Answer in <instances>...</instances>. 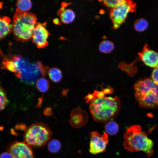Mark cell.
Masks as SVG:
<instances>
[{
	"mask_svg": "<svg viewBox=\"0 0 158 158\" xmlns=\"http://www.w3.org/2000/svg\"><path fill=\"white\" fill-rule=\"evenodd\" d=\"M37 89L40 92H45L49 88V85L48 81L45 78H40L36 82Z\"/></svg>",
	"mask_w": 158,
	"mask_h": 158,
	"instance_id": "cell-19",
	"label": "cell"
},
{
	"mask_svg": "<svg viewBox=\"0 0 158 158\" xmlns=\"http://www.w3.org/2000/svg\"><path fill=\"white\" fill-rule=\"evenodd\" d=\"M47 22L37 23L34 30L32 41L38 48L46 47L48 45L47 39L50 33L46 29Z\"/></svg>",
	"mask_w": 158,
	"mask_h": 158,
	"instance_id": "cell-10",
	"label": "cell"
},
{
	"mask_svg": "<svg viewBox=\"0 0 158 158\" xmlns=\"http://www.w3.org/2000/svg\"><path fill=\"white\" fill-rule=\"evenodd\" d=\"M7 99L6 95L5 92L3 87H0V110L4 109L7 103Z\"/></svg>",
	"mask_w": 158,
	"mask_h": 158,
	"instance_id": "cell-22",
	"label": "cell"
},
{
	"mask_svg": "<svg viewBox=\"0 0 158 158\" xmlns=\"http://www.w3.org/2000/svg\"><path fill=\"white\" fill-rule=\"evenodd\" d=\"M89 151L92 154H96L106 151L107 145L109 143L107 134L104 132L102 134L95 131L91 132Z\"/></svg>",
	"mask_w": 158,
	"mask_h": 158,
	"instance_id": "cell-8",
	"label": "cell"
},
{
	"mask_svg": "<svg viewBox=\"0 0 158 158\" xmlns=\"http://www.w3.org/2000/svg\"><path fill=\"white\" fill-rule=\"evenodd\" d=\"M0 38L1 39L9 34L12 30V25L10 24L11 19L7 16L0 18Z\"/></svg>",
	"mask_w": 158,
	"mask_h": 158,
	"instance_id": "cell-13",
	"label": "cell"
},
{
	"mask_svg": "<svg viewBox=\"0 0 158 158\" xmlns=\"http://www.w3.org/2000/svg\"><path fill=\"white\" fill-rule=\"evenodd\" d=\"M104 128L107 134L113 135H116L119 130V126L118 123L114 121L107 122L105 125Z\"/></svg>",
	"mask_w": 158,
	"mask_h": 158,
	"instance_id": "cell-15",
	"label": "cell"
},
{
	"mask_svg": "<svg viewBox=\"0 0 158 158\" xmlns=\"http://www.w3.org/2000/svg\"><path fill=\"white\" fill-rule=\"evenodd\" d=\"M8 152L13 158H35L30 146L24 142L16 141L10 145Z\"/></svg>",
	"mask_w": 158,
	"mask_h": 158,
	"instance_id": "cell-9",
	"label": "cell"
},
{
	"mask_svg": "<svg viewBox=\"0 0 158 158\" xmlns=\"http://www.w3.org/2000/svg\"><path fill=\"white\" fill-rule=\"evenodd\" d=\"M54 23L56 24L59 25V20L58 18H55L53 20Z\"/></svg>",
	"mask_w": 158,
	"mask_h": 158,
	"instance_id": "cell-27",
	"label": "cell"
},
{
	"mask_svg": "<svg viewBox=\"0 0 158 158\" xmlns=\"http://www.w3.org/2000/svg\"><path fill=\"white\" fill-rule=\"evenodd\" d=\"M152 79L156 83L158 84V65L154 68L152 72Z\"/></svg>",
	"mask_w": 158,
	"mask_h": 158,
	"instance_id": "cell-24",
	"label": "cell"
},
{
	"mask_svg": "<svg viewBox=\"0 0 158 158\" xmlns=\"http://www.w3.org/2000/svg\"><path fill=\"white\" fill-rule=\"evenodd\" d=\"M114 48L113 43L108 40H105L102 42L99 47V51L105 54L110 53L113 50Z\"/></svg>",
	"mask_w": 158,
	"mask_h": 158,
	"instance_id": "cell-17",
	"label": "cell"
},
{
	"mask_svg": "<svg viewBox=\"0 0 158 158\" xmlns=\"http://www.w3.org/2000/svg\"><path fill=\"white\" fill-rule=\"evenodd\" d=\"M49 151L51 153H56L59 152L61 147L60 142L56 139H53L50 141L48 144Z\"/></svg>",
	"mask_w": 158,
	"mask_h": 158,
	"instance_id": "cell-21",
	"label": "cell"
},
{
	"mask_svg": "<svg viewBox=\"0 0 158 158\" xmlns=\"http://www.w3.org/2000/svg\"><path fill=\"white\" fill-rule=\"evenodd\" d=\"M136 4L132 1L124 0L116 7L111 10L110 16L114 29L118 28L123 23L129 13L135 12Z\"/></svg>",
	"mask_w": 158,
	"mask_h": 158,
	"instance_id": "cell-7",
	"label": "cell"
},
{
	"mask_svg": "<svg viewBox=\"0 0 158 158\" xmlns=\"http://www.w3.org/2000/svg\"><path fill=\"white\" fill-rule=\"evenodd\" d=\"M59 14L61 22L64 24H68L72 22L75 18V14L73 11L71 9H64V7L59 10Z\"/></svg>",
	"mask_w": 158,
	"mask_h": 158,
	"instance_id": "cell-14",
	"label": "cell"
},
{
	"mask_svg": "<svg viewBox=\"0 0 158 158\" xmlns=\"http://www.w3.org/2000/svg\"><path fill=\"white\" fill-rule=\"evenodd\" d=\"M48 75L50 80L54 82H59L62 78L61 71L57 68H52L49 69Z\"/></svg>",
	"mask_w": 158,
	"mask_h": 158,
	"instance_id": "cell-16",
	"label": "cell"
},
{
	"mask_svg": "<svg viewBox=\"0 0 158 158\" xmlns=\"http://www.w3.org/2000/svg\"><path fill=\"white\" fill-rule=\"evenodd\" d=\"M37 23L34 14L16 8L12 24V30L16 39L23 42L29 40L32 38Z\"/></svg>",
	"mask_w": 158,
	"mask_h": 158,
	"instance_id": "cell-3",
	"label": "cell"
},
{
	"mask_svg": "<svg viewBox=\"0 0 158 158\" xmlns=\"http://www.w3.org/2000/svg\"><path fill=\"white\" fill-rule=\"evenodd\" d=\"M100 91L95 90L85 97L86 102H89V108L96 122L105 123L115 118L121 107L120 100L117 96H106L113 92L112 88H103Z\"/></svg>",
	"mask_w": 158,
	"mask_h": 158,
	"instance_id": "cell-1",
	"label": "cell"
},
{
	"mask_svg": "<svg viewBox=\"0 0 158 158\" xmlns=\"http://www.w3.org/2000/svg\"><path fill=\"white\" fill-rule=\"evenodd\" d=\"M134 88L135 99L141 107L153 108L158 106V84L152 79L138 80Z\"/></svg>",
	"mask_w": 158,
	"mask_h": 158,
	"instance_id": "cell-4",
	"label": "cell"
},
{
	"mask_svg": "<svg viewBox=\"0 0 158 158\" xmlns=\"http://www.w3.org/2000/svg\"><path fill=\"white\" fill-rule=\"evenodd\" d=\"M0 158H13L11 153L8 152H5L2 153Z\"/></svg>",
	"mask_w": 158,
	"mask_h": 158,
	"instance_id": "cell-25",
	"label": "cell"
},
{
	"mask_svg": "<svg viewBox=\"0 0 158 158\" xmlns=\"http://www.w3.org/2000/svg\"><path fill=\"white\" fill-rule=\"evenodd\" d=\"M44 114L47 116H49L52 114V110L51 108L47 107L45 109L44 111Z\"/></svg>",
	"mask_w": 158,
	"mask_h": 158,
	"instance_id": "cell-26",
	"label": "cell"
},
{
	"mask_svg": "<svg viewBox=\"0 0 158 158\" xmlns=\"http://www.w3.org/2000/svg\"><path fill=\"white\" fill-rule=\"evenodd\" d=\"M148 25L147 21L143 18L136 20L134 24L135 29L139 32H142L145 30L148 27Z\"/></svg>",
	"mask_w": 158,
	"mask_h": 158,
	"instance_id": "cell-20",
	"label": "cell"
},
{
	"mask_svg": "<svg viewBox=\"0 0 158 158\" xmlns=\"http://www.w3.org/2000/svg\"><path fill=\"white\" fill-rule=\"evenodd\" d=\"M52 135L51 131L47 125L36 122L25 129L24 142L30 146L40 147L45 145Z\"/></svg>",
	"mask_w": 158,
	"mask_h": 158,
	"instance_id": "cell-5",
	"label": "cell"
},
{
	"mask_svg": "<svg viewBox=\"0 0 158 158\" xmlns=\"http://www.w3.org/2000/svg\"><path fill=\"white\" fill-rule=\"evenodd\" d=\"M124 139L123 145L127 151L132 152L142 151L148 157L153 155V142L140 126L133 125L128 127L124 133Z\"/></svg>",
	"mask_w": 158,
	"mask_h": 158,
	"instance_id": "cell-2",
	"label": "cell"
},
{
	"mask_svg": "<svg viewBox=\"0 0 158 158\" xmlns=\"http://www.w3.org/2000/svg\"><path fill=\"white\" fill-rule=\"evenodd\" d=\"M88 118V114L85 110L76 108L71 113L69 122L73 127L79 128L87 123Z\"/></svg>",
	"mask_w": 158,
	"mask_h": 158,
	"instance_id": "cell-11",
	"label": "cell"
},
{
	"mask_svg": "<svg viewBox=\"0 0 158 158\" xmlns=\"http://www.w3.org/2000/svg\"><path fill=\"white\" fill-rule=\"evenodd\" d=\"M123 1V0H103L100 1L106 6L111 8H114L121 4Z\"/></svg>",
	"mask_w": 158,
	"mask_h": 158,
	"instance_id": "cell-23",
	"label": "cell"
},
{
	"mask_svg": "<svg viewBox=\"0 0 158 158\" xmlns=\"http://www.w3.org/2000/svg\"><path fill=\"white\" fill-rule=\"evenodd\" d=\"M16 5V8L21 11L26 12L31 9L32 3L30 0H19L17 1Z\"/></svg>",
	"mask_w": 158,
	"mask_h": 158,
	"instance_id": "cell-18",
	"label": "cell"
},
{
	"mask_svg": "<svg viewBox=\"0 0 158 158\" xmlns=\"http://www.w3.org/2000/svg\"><path fill=\"white\" fill-rule=\"evenodd\" d=\"M138 54L141 60L146 65L154 68L158 65V53L151 49L147 44L145 45Z\"/></svg>",
	"mask_w": 158,
	"mask_h": 158,
	"instance_id": "cell-12",
	"label": "cell"
},
{
	"mask_svg": "<svg viewBox=\"0 0 158 158\" xmlns=\"http://www.w3.org/2000/svg\"><path fill=\"white\" fill-rule=\"evenodd\" d=\"M10 58L16 65L17 71L14 74L17 78L23 80L26 76H35L32 75H37L38 73H40V68L42 64L40 61L31 63L26 59L17 55L12 56Z\"/></svg>",
	"mask_w": 158,
	"mask_h": 158,
	"instance_id": "cell-6",
	"label": "cell"
}]
</instances>
